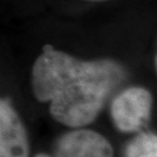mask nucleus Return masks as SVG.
<instances>
[{
    "label": "nucleus",
    "mask_w": 157,
    "mask_h": 157,
    "mask_svg": "<svg viewBox=\"0 0 157 157\" xmlns=\"http://www.w3.org/2000/svg\"><path fill=\"white\" fill-rule=\"evenodd\" d=\"M88 2H105V0H88Z\"/></svg>",
    "instance_id": "6"
},
{
    "label": "nucleus",
    "mask_w": 157,
    "mask_h": 157,
    "mask_svg": "<svg viewBox=\"0 0 157 157\" xmlns=\"http://www.w3.org/2000/svg\"><path fill=\"white\" fill-rule=\"evenodd\" d=\"M25 124L7 98H0V157H29Z\"/></svg>",
    "instance_id": "4"
},
{
    "label": "nucleus",
    "mask_w": 157,
    "mask_h": 157,
    "mask_svg": "<svg viewBox=\"0 0 157 157\" xmlns=\"http://www.w3.org/2000/svg\"><path fill=\"white\" fill-rule=\"evenodd\" d=\"M153 98L143 86H130L114 97L110 105L113 123L121 132H141L152 114Z\"/></svg>",
    "instance_id": "2"
},
{
    "label": "nucleus",
    "mask_w": 157,
    "mask_h": 157,
    "mask_svg": "<svg viewBox=\"0 0 157 157\" xmlns=\"http://www.w3.org/2000/svg\"><path fill=\"white\" fill-rule=\"evenodd\" d=\"M34 157H114V152L104 135L82 127L63 134L51 155L38 153Z\"/></svg>",
    "instance_id": "3"
},
{
    "label": "nucleus",
    "mask_w": 157,
    "mask_h": 157,
    "mask_svg": "<svg viewBox=\"0 0 157 157\" xmlns=\"http://www.w3.org/2000/svg\"><path fill=\"white\" fill-rule=\"evenodd\" d=\"M155 63H156V71H157V55H156V60H155Z\"/></svg>",
    "instance_id": "7"
},
{
    "label": "nucleus",
    "mask_w": 157,
    "mask_h": 157,
    "mask_svg": "<svg viewBox=\"0 0 157 157\" xmlns=\"http://www.w3.org/2000/svg\"><path fill=\"white\" fill-rule=\"evenodd\" d=\"M126 157H157V135L148 131L137 132L127 144Z\"/></svg>",
    "instance_id": "5"
},
{
    "label": "nucleus",
    "mask_w": 157,
    "mask_h": 157,
    "mask_svg": "<svg viewBox=\"0 0 157 157\" xmlns=\"http://www.w3.org/2000/svg\"><path fill=\"white\" fill-rule=\"evenodd\" d=\"M124 80L123 66L113 59L81 60L51 45L42 47L32 68L36 100L50 102L51 117L71 128L93 123Z\"/></svg>",
    "instance_id": "1"
}]
</instances>
